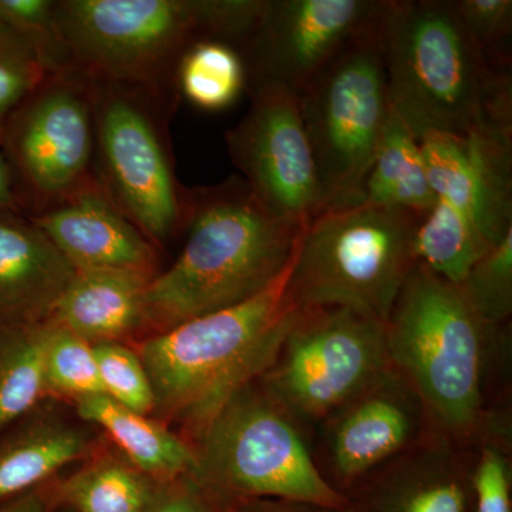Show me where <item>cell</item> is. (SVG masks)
Returning a JSON list of instances; mask_svg holds the SVG:
<instances>
[{
  "instance_id": "33",
  "label": "cell",
  "mask_w": 512,
  "mask_h": 512,
  "mask_svg": "<svg viewBox=\"0 0 512 512\" xmlns=\"http://www.w3.org/2000/svg\"><path fill=\"white\" fill-rule=\"evenodd\" d=\"M470 487L473 512H512L510 467L497 448H484Z\"/></svg>"
},
{
  "instance_id": "36",
  "label": "cell",
  "mask_w": 512,
  "mask_h": 512,
  "mask_svg": "<svg viewBox=\"0 0 512 512\" xmlns=\"http://www.w3.org/2000/svg\"><path fill=\"white\" fill-rule=\"evenodd\" d=\"M235 512H357L356 508H326L282 500H254L238 505Z\"/></svg>"
},
{
  "instance_id": "5",
  "label": "cell",
  "mask_w": 512,
  "mask_h": 512,
  "mask_svg": "<svg viewBox=\"0 0 512 512\" xmlns=\"http://www.w3.org/2000/svg\"><path fill=\"white\" fill-rule=\"evenodd\" d=\"M485 326L461 295L417 262L386 323L390 365L424 410L457 436L483 412Z\"/></svg>"
},
{
  "instance_id": "32",
  "label": "cell",
  "mask_w": 512,
  "mask_h": 512,
  "mask_svg": "<svg viewBox=\"0 0 512 512\" xmlns=\"http://www.w3.org/2000/svg\"><path fill=\"white\" fill-rule=\"evenodd\" d=\"M53 0H0V26L35 47L52 74L67 72Z\"/></svg>"
},
{
  "instance_id": "21",
  "label": "cell",
  "mask_w": 512,
  "mask_h": 512,
  "mask_svg": "<svg viewBox=\"0 0 512 512\" xmlns=\"http://www.w3.org/2000/svg\"><path fill=\"white\" fill-rule=\"evenodd\" d=\"M168 483L134 467L119 451L99 450L52 481L56 507L73 512H146Z\"/></svg>"
},
{
  "instance_id": "23",
  "label": "cell",
  "mask_w": 512,
  "mask_h": 512,
  "mask_svg": "<svg viewBox=\"0 0 512 512\" xmlns=\"http://www.w3.org/2000/svg\"><path fill=\"white\" fill-rule=\"evenodd\" d=\"M357 512H473L470 478L439 453L417 458L380 478Z\"/></svg>"
},
{
  "instance_id": "27",
  "label": "cell",
  "mask_w": 512,
  "mask_h": 512,
  "mask_svg": "<svg viewBox=\"0 0 512 512\" xmlns=\"http://www.w3.org/2000/svg\"><path fill=\"white\" fill-rule=\"evenodd\" d=\"M47 323L49 332L43 359L47 396L73 404L103 393L94 345L69 330Z\"/></svg>"
},
{
  "instance_id": "25",
  "label": "cell",
  "mask_w": 512,
  "mask_h": 512,
  "mask_svg": "<svg viewBox=\"0 0 512 512\" xmlns=\"http://www.w3.org/2000/svg\"><path fill=\"white\" fill-rule=\"evenodd\" d=\"M494 248L470 222L439 200L417 227V262L450 284H460Z\"/></svg>"
},
{
  "instance_id": "31",
  "label": "cell",
  "mask_w": 512,
  "mask_h": 512,
  "mask_svg": "<svg viewBox=\"0 0 512 512\" xmlns=\"http://www.w3.org/2000/svg\"><path fill=\"white\" fill-rule=\"evenodd\" d=\"M464 28L494 69L511 70V0H453Z\"/></svg>"
},
{
  "instance_id": "18",
  "label": "cell",
  "mask_w": 512,
  "mask_h": 512,
  "mask_svg": "<svg viewBox=\"0 0 512 512\" xmlns=\"http://www.w3.org/2000/svg\"><path fill=\"white\" fill-rule=\"evenodd\" d=\"M74 275L35 222L0 210V326L47 322Z\"/></svg>"
},
{
  "instance_id": "12",
  "label": "cell",
  "mask_w": 512,
  "mask_h": 512,
  "mask_svg": "<svg viewBox=\"0 0 512 512\" xmlns=\"http://www.w3.org/2000/svg\"><path fill=\"white\" fill-rule=\"evenodd\" d=\"M249 94L248 113L225 133L229 157L266 211L306 224L328 210L329 197L303 123L299 96L275 86Z\"/></svg>"
},
{
  "instance_id": "7",
  "label": "cell",
  "mask_w": 512,
  "mask_h": 512,
  "mask_svg": "<svg viewBox=\"0 0 512 512\" xmlns=\"http://www.w3.org/2000/svg\"><path fill=\"white\" fill-rule=\"evenodd\" d=\"M191 444L197 458L191 477L232 503L353 505L316 466L291 417L258 380L235 393Z\"/></svg>"
},
{
  "instance_id": "35",
  "label": "cell",
  "mask_w": 512,
  "mask_h": 512,
  "mask_svg": "<svg viewBox=\"0 0 512 512\" xmlns=\"http://www.w3.org/2000/svg\"><path fill=\"white\" fill-rule=\"evenodd\" d=\"M55 507L50 481L29 493L13 498L8 503L0 504V512H52Z\"/></svg>"
},
{
  "instance_id": "29",
  "label": "cell",
  "mask_w": 512,
  "mask_h": 512,
  "mask_svg": "<svg viewBox=\"0 0 512 512\" xmlns=\"http://www.w3.org/2000/svg\"><path fill=\"white\" fill-rule=\"evenodd\" d=\"M94 352L104 396L134 412L153 416V386L137 349L127 342H106L94 345Z\"/></svg>"
},
{
  "instance_id": "30",
  "label": "cell",
  "mask_w": 512,
  "mask_h": 512,
  "mask_svg": "<svg viewBox=\"0 0 512 512\" xmlns=\"http://www.w3.org/2000/svg\"><path fill=\"white\" fill-rule=\"evenodd\" d=\"M50 74L35 47L0 26V138L10 116Z\"/></svg>"
},
{
  "instance_id": "10",
  "label": "cell",
  "mask_w": 512,
  "mask_h": 512,
  "mask_svg": "<svg viewBox=\"0 0 512 512\" xmlns=\"http://www.w3.org/2000/svg\"><path fill=\"white\" fill-rule=\"evenodd\" d=\"M380 16L299 96L329 208L345 207L359 190L392 113L380 46Z\"/></svg>"
},
{
  "instance_id": "11",
  "label": "cell",
  "mask_w": 512,
  "mask_h": 512,
  "mask_svg": "<svg viewBox=\"0 0 512 512\" xmlns=\"http://www.w3.org/2000/svg\"><path fill=\"white\" fill-rule=\"evenodd\" d=\"M0 150L26 217L96 180L92 80L50 74L10 116Z\"/></svg>"
},
{
  "instance_id": "9",
  "label": "cell",
  "mask_w": 512,
  "mask_h": 512,
  "mask_svg": "<svg viewBox=\"0 0 512 512\" xmlns=\"http://www.w3.org/2000/svg\"><path fill=\"white\" fill-rule=\"evenodd\" d=\"M392 369L386 323L352 308L302 309L262 390L291 419L328 420Z\"/></svg>"
},
{
  "instance_id": "6",
  "label": "cell",
  "mask_w": 512,
  "mask_h": 512,
  "mask_svg": "<svg viewBox=\"0 0 512 512\" xmlns=\"http://www.w3.org/2000/svg\"><path fill=\"white\" fill-rule=\"evenodd\" d=\"M420 215L392 208H328L306 222L288 286L302 309L352 308L387 323L417 264Z\"/></svg>"
},
{
  "instance_id": "4",
  "label": "cell",
  "mask_w": 512,
  "mask_h": 512,
  "mask_svg": "<svg viewBox=\"0 0 512 512\" xmlns=\"http://www.w3.org/2000/svg\"><path fill=\"white\" fill-rule=\"evenodd\" d=\"M289 272L247 302L138 342L153 386V417L180 426L192 443L235 393L264 375L301 313Z\"/></svg>"
},
{
  "instance_id": "13",
  "label": "cell",
  "mask_w": 512,
  "mask_h": 512,
  "mask_svg": "<svg viewBox=\"0 0 512 512\" xmlns=\"http://www.w3.org/2000/svg\"><path fill=\"white\" fill-rule=\"evenodd\" d=\"M386 0H266L254 32L239 50L249 92L275 86L303 90L363 30Z\"/></svg>"
},
{
  "instance_id": "8",
  "label": "cell",
  "mask_w": 512,
  "mask_h": 512,
  "mask_svg": "<svg viewBox=\"0 0 512 512\" xmlns=\"http://www.w3.org/2000/svg\"><path fill=\"white\" fill-rule=\"evenodd\" d=\"M177 99L133 84L93 82L94 174L160 252L183 234L190 202L167 137L165 120Z\"/></svg>"
},
{
  "instance_id": "1",
  "label": "cell",
  "mask_w": 512,
  "mask_h": 512,
  "mask_svg": "<svg viewBox=\"0 0 512 512\" xmlns=\"http://www.w3.org/2000/svg\"><path fill=\"white\" fill-rule=\"evenodd\" d=\"M303 227L266 211L241 177L190 190L184 247L147 286L144 338L266 291L291 268Z\"/></svg>"
},
{
  "instance_id": "24",
  "label": "cell",
  "mask_w": 512,
  "mask_h": 512,
  "mask_svg": "<svg viewBox=\"0 0 512 512\" xmlns=\"http://www.w3.org/2000/svg\"><path fill=\"white\" fill-rule=\"evenodd\" d=\"M49 323L0 326V433L49 399L45 346Z\"/></svg>"
},
{
  "instance_id": "3",
  "label": "cell",
  "mask_w": 512,
  "mask_h": 512,
  "mask_svg": "<svg viewBox=\"0 0 512 512\" xmlns=\"http://www.w3.org/2000/svg\"><path fill=\"white\" fill-rule=\"evenodd\" d=\"M266 0H60L57 35L67 72L92 82L178 97L177 70L201 40L241 49Z\"/></svg>"
},
{
  "instance_id": "38",
  "label": "cell",
  "mask_w": 512,
  "mask_h": 512,
  "mask_svg": "<svg viewBox=\"0 0 512 512\" xmlns=\"http://www.w3.org/2000/svg\"><path fill=\"white\" fill-rule=\"evenodd\" d=\"M52 512H73V511L69 510V508H66V507H55V508H53Z\"/></svg>"
},
{
  "instance_id": "20",
  "label": "cell",
  "mask_w": 512,
  "mask_h": 512,
  "mask_svg": "<svg viewBox=\"0 0 512 512\" xmlns=\"http://www.w3.org/2000/svg\"><path fill=\"white\" fill-rule=\"evenodd\" d=\"M73 407L77 419L106 434L121 456L161 483L194 471V446L151 414L127 409L103 393L77 400Z\"/></svg>"
},
{
  "instance_id": "2",
  "label": "cell",
  "mask_w": 512,
  "mask_h": 512,
  "mask_svg": "<svg viewBox=\"0 0 512 512\" xmlns=\"http://www.w3.org/2000/svg\"><path fill=\"white\" fill-rule=\"evenodd\" d=\"M379 36L390 106L417 140L512 127L511 70L488 64L453 0H386Z\"/></svg>"
},
{
  "instance_id": "15",
  "label": "cell",
  "mask_w": 512,
  "mask_h": 512,
  "mask_svg": "<svg viewBox=\"0 0 512 512\" xmlns=\"http://www.w3.org/2000/svg\"><path fill=\"white\" fill-rule=\"evenodd\" d=\"M29 218L76 272H128L150 279L161 272V252L117 208L97 178Z\"/></svg>"
},
{
  "instance_id": "26",
  "label": "cell",
  "mask_w": 512,
  "mask_h": 512,
  "mask_svg": "<svg viewBox=\"0 0 512 512\" xmlns=\"http://www.w3.org/2000/svg\"><path fill=\"white\" fill-rule=\"evenodd\" d=\"M177 89L198 109H228L247 89V70L241 53L221 40L195 43L178 66Z\"/></svg>"
},
{
  "instance_id": "28",
  "label": "cell",
  "mask_w": 512,
  "mask_h": 512,
  "mask_svg": "<svg viewBox=\"0 0 512 512\" xmlns=\"http://www.w3.org/2000/svg\"><path fill=\"white\" fill-rule=\"evenodd\" d=\"M471 311L488 328L512 312V232L468 271L457 285Z\"/></svg>"
},
{
  "instance_id": "37",
  "label": "cell",
  "mask_w": 512,
  "mask_h": 512,
  "mask_svg": "<svg viewBox=\"0 0 512 512\" xmlns=\"http://www.w3.org/2000/svg\"><path fill=\"white\" fill-rule=\"evenodd\" d=\"M0 210L23 214L12 173H10L8 161L3 156L2 150H0Z\"/></svg>"
},
{
  "instance_id": "16",
  "label": "cell",
  "mask_w": 512,
  "mask_h": 512,
  "mask_svg": "<svg viewBox=\"0 0 512 512\" xmlns=\"http://www.w3.org/2000/svg\"><path fill=\"white\" fill-rule=\"evenodd\" d=\"M423 410L413 387L392 367L333 413L329 456L336 488L346 494V488L409 446Z\"/></svg>"
},
{
  "instance_id": "17",
  "label": "cell",
  "mask_w": 512,
  "mask_h": 512,
  "mask_svg": "<svg viewBox=\"0 0 512 512\" xmlns=\"http://www.w3.org/2000/svg\"><path fill=\"white\" fill-rule=\"evenodd\" d=\"M99 431L46 399L0 433V504L55 480L100 448Z\"/></svg>"
},
{
  "instance_id": "34",
  "label": "cell",
  "mask_w": 512,
  "mask_h": 512,
  "mask_svg": "<svg viewBox=\"0 0 512 512\" xmlns=\"http://www.w3.org/2000/svg\"><path fill=\"white\" fill-rule=\"evenodd\" d=\"M239 504L225 500L191 476H185L165 485L146 512H235Z\"/></svg>"
},
{
  "instance_id": "22",
  "label": "cell",
  "mask_w": 512,
  "mask_h": 512,
  "mask_svg": "<svg viewBox=\"0 0 512 512\" xmlns=\"http://www.w3.org/2000/svg\"><path fill=\"white\" fill-rule=\"evenodd\" d=\"M434 202L420 141L392 110L372 167L345 207L392 208L423 217Z\"/></svg>"
},
{
  "instance_id": "19",
  "label": "cell",
  "mask_w": 512,
  "mask_h": 512,
  "mask_svg": "<svg viewBox=\"0 0 512 512\" xmlns=\"http://www.w3.org/2000/svg\"><path fill=\"white\" fill-rule=\"evenodd\" d=\"M151 281L128 272H76L47 322L92 345L144 338Z\"/></svg>"
},
{
  "instance_id": "14",
  "label": "cell",
  "mask_w": 512,
  "mask_h": 512,
  "mask_svg": "<svg viewBox=\"0 0 512 512\" xmlns=\"http://www.w3.org/2000/svg\"><path fill=\"white\" fill-rule=\"evenodd\" d=\"M420 147L436 200L497 247L512 232V127L426 134Z\"/></svg>"
}]
</instances>
